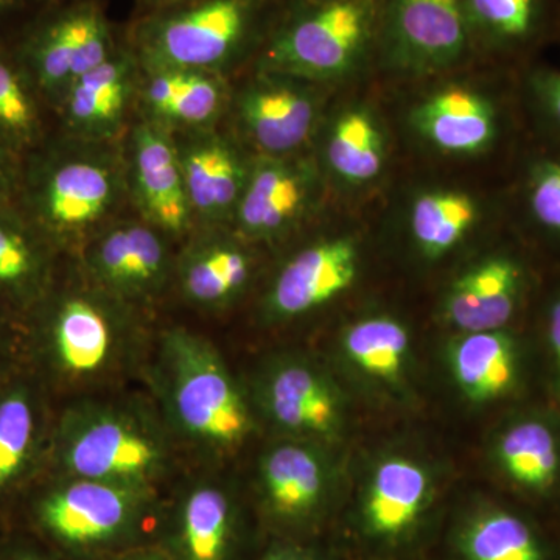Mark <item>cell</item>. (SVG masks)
<instances>
[{
	"instance_id": "cell-28",
	"label": "cell",
	"mask_w": 560,
	"mask_h": 560,
	"mask_svg": "<svg viewBox=\"0 0 560 560\" xmlns=\"http://www.w3.org/2000/svg\"><path fill=\"white\" fill-rule=\"evenodd\" d=\"M47 238L11 208L0 209V298L36 304L49 291Z\"/></svg>"
},
{
	"instance_id": "cell-37",
	"label": "cell",
	"mask_w": 560,
	"mask_h": 560,
	"mask_svg": "<svg viewBox=\"0 0 560 560\" xmlns=\"http://www.w3.org/2000/svg\"><path fill=\"white\" fill-rule=\"evenodd\" d=\"M54 0H0V32L11 31L13 44ZM2 44V43H0ZM11 44V46H13ZM5 46V44H3Z\"/></svg>"
},
{
	"instance_id": "cell-1",
	"label": "cell",
	"mask_w": 560,
	"mask_h": 560,
	"mask_svg": "<svg viewBox=\"0 0 560 560\" xmlns=\"http://www.w3.org/2000/svg\"><path fill=\"white\" fill-rule=\"evenodd\" d=\"M162 515L151 488L68 477L31 501L25 530L66 560H109L160 544Z\"/></svg>"
},
{
	"instance_id": "cell-13",
	"label": "cell",
	"mask_w": 560,
	"mask_h": 560,
	"mask_svg": "<svg viewBox=\"0 0 560 560\" xmlns=\"http://www.w3.org/2000/svg\"><path fill=\"white\" fill-rule=\"evenodd\" d=\"M245 522L226 486L198 481L162 515L160 544L172 560H242Z\"/></svg>"
},
{
	"instance_id": "cell-25",
	"label": "cell",
	"mask_w": 560,
	"mask_h": 560,
	"mask_svg": "<svg viewBox=\"0 0 560 560\" xmlns=\"http://www.w3.org/2000/svg\"><path fill=\"white\" fill-rule=\"evenodd\" d=\"M493 458L514 488L547 497L560 488V425L544 415L511 420L497 436Z\"/></svg>"
},
{
	"instance_id": "cell-32",
	"label": "cell",
	"mask_w": 560,
	"mask_h": 560,
	"mask_svg": "<svg viewBox=\"0 0 560 560\" xmlns=\"http://www.w3.org/2000/svg\"><path fill=\"white\" fill-rule=\"evenodd\" d=\"M480 220V206L458 190L425 191L411 209V237L422 256L440 259L458 246Z\"/></svg>"
},
{
	"instance_id": "cell-16",
	"label": "cell",
	"mask_w": 560,
	"mask_h": 560,
	"mask_svg": "<svg viewBox=\"0 0 560 560\" xmlns=\"http://www.w3.org/2000/svg\"><path fill=\"white\" fill-rule=\"evenodd\" d=\"M195 221L217 226L234 219L250 161L212 128L172 132Z\"/></svg>"
},
{
	"instance_id": "cell-10",
	"label": "cell",
	"mask_w": 560,
	"mask_h": 560,
	"mask_svg": "<svg viewBox=\"0 0 560 560\" xmlns=\"http://www.w3.org/2000/svg\"><path fill=\"white\" fill-rule=\"evenodd\" d=\"M330 477L326 460L302 441L272 445L260 460L259 512L279 539L300 540L326 515Z\"/></svg>"
},
{
	"instance_id": "cell-17",
	"label": "cell",
	"mask_w": 560,
	"mask_h": 560,
	"mask_svg": "<svg viewBox=\"0 0 560 560\" xmlns=\"http://www.w3.org/2000/svg\"><path fill=\"white\" fill-rule=\"evenodd\" d=\"M257 400L275 427L294 436L330 438L342 425L340 394L308 361L270 364L257 383Z\"/></svg>"
},
{
	"instance_id": "cell-22",
	"label": "cell",
	"mask_w": 560,
	"mask_h": 560,
	"mask_svg": "<svg viewBox=\"0 0 560 560\" xmlns=\"http://www.w3.org/2000/svg\"><path fill=\"white\" fill-rule=\"evenodd\" d=\"M138 98L147 120L172 132L201 130L219 120L228 91L219 73L140 68Z\"/></svg>"
},
{
	"instance_id": "cell-15",
	"label": "cell",
	"mask_w": 560,
	"mask_h": 560,
	"mask_svg": "<svg viewBox=\"0 0 560 560\" xmlns=\"http://www.w3.org/2000/svg\"><path fill=\"white\" fill-rule=\"evenodd\" d=\"M318 190V171L312 162L296 156H259L250 161L232 221L249 241L278 238L305 219Z\"/></svg>"
},
{
	"instance_id": "cell-33",
	"label": "cell",
	"mask_w": 560,
	"mask_h": 560,
	"mask_svg": "<svg viewBox=\"0 0 560 560\" xmlns=\"http://www.w3.org/2000/svg\"><path fill=\"white\" fill-rule=\"evenodd\" d=\"M342 349L363 374L378 382L399 383L410 352V334L393 316H370L346 329Z\"/></svg>"
},
{
	"instance_id": "cell-24",
	"label": "cell",
	"mask_w": 560,
	"mask_h": 560,
	"mask_svg": "<svg viewBox=\"0 0 560 560\" xmlns=\"http://www.w3.org/2000/svg\"><path fill=\"white\" fill-rule=\"evenodd\" d=\"M471 50L518 57L550 38L558 25L556 0H464Z\"/></svg>"
},
{
	"instance_id": "cell-35",
	"label": "cell",
	"mask_w": 560,
	"mask_h": 560,
	"mask_svg": "<svg viewBox=\"0 0 560 560\" xmlns=\"http://www.w3.org/2000/svg\"><path fill=\"white\" fill-rule=\"evenodd\" d=\"M526 215L540 234L560 243V156H540L526 171Z\"/></svg>"
},
{
	"instance_id": "cell-41",
	"label": "cell",
	"mask_w": 560,
	"mask_h": 560,
	"mask_svg": "<svg viewBox=\"0 0 560 560\" xmlns=\"http://www.w3.org/2000/svg\"><path fill=\"white\" fill-rule=\"evenodd\" d=\"M257 560H323L301 540L278 539L272 541Z\"/></svg>"
},
{
	"instance_id": "cell-5",
	"label": "cell",
	"mask_w": 560,
	"mask_h": 560,
	"mask_svg": "<svg viewBox=\"0 0 560 560\" xmlns=\"http://www.w3.org/2000/svg\"><path fill=\"white\" fill-rule=\"evenodd\" d=\"M161 368L173 420L210 451L237 447L253 429L248 405L208 340L173 329L162 338Z\"/></svg>"
},
{
	"instance_id": "cell-43",
	"label": "cell",
	"mask_w": 560,
	"mask_h": 560,
	"mask_svg": "<svg viewBox=\"0 0 560 560\" xmlns=\"http://www.w3.org/2000/svg\"><path fill=\"white\" fill-rule=\"evenodd\" d=\"M191 0H136L138 3V18L147 14L156 13V11L172 9V7L183 5Z\"/></svg>"
},
{
	"instance_id": "cell-2",
	"label": "cell",
	"mask_w": 560,
	"mask_h": 560,
	"mask_svg": "<svg viewBox=\"0 0 560 560\" xmlns=\"http://www.w3.org/2000/svg\"><path fill=\"white\" fill-rule=\"evenodd\" d=\"M282 0H191L136 18L127 40L143 69H187L224 75L259 54Z\"/></svg>"
},
{
	"instance_id": "cell-34",
	"label": "cell",
	"mask_w": 560,
	"mask_h": 560,
	"mask_svg": "<svg viewBox=\"0 0 560 560\" xmlns=\"http://www.w3.org/2000/svg\"><path fill=\"white\" fill-rule=\"evenodd\" d=\"M10 46L0 44V145L14 153L31 149L39 139L38 106Z\"/></svg>"
},
{
	"instance_id": "cell-30",
	"label": "cell",
	"mask_w": 560,
	"mask_h": 560,
	"mask_svg": "<svg viewBox=\"0 0 560 560\" xmlns=\"http://www.w3.org/2000/svg\"><path fill=\"white\" fill-rule=\"evenodd\" d=\"M466 560H550L537 529L515 512L489 508L464 525L458 536Z\"/></svg>"
},
{
	"instance_id": "cell-14",
	"label": "cell",
	"mask_w": 560,
	"mask_h": 560,
	"mask_svg": "<svg viewBox=\"0 0 560 560\" xmlns=\"http://www.w3.org/2000/svg\"><path fill=\"white\" fill-rule=\"evenodd\" d=\"M128 194L151 226L165 235H183L195 223L178 151L172 131L150 120L132 128L128 138Z\"/></svg>"
},
{
	"instance_id": "cell-6",
	"label": "cell",
	"mask_w": 560,
	"mask_h": 560,
	"mask_svg": "<svg viewBox=\"0 0 560 560\" xmlns=\"http://www.w3.org/2000/svg\"><path fill=\"white\" fill-rule=\"evenodd\" d=\"M121 43L98 0H54L11 50L31 83L58 103Z\"/></svg>"
},
{
	"instance_id": "cell-18",
	"label": "cell",
	"mask_w": 560,
	"mask_h": 560,
	"mask_svg": "<svg viewBox=\"0 0 560 560\" xmlns=\"http://www.w3.org/2000/svg\"><path fill=\"white\" fill-rule=\"evenodd\" d=\"M140 62L127 39L97 68L77 80L62 95V120L69 138L110 143L124 130L138 97Z\"/></svg>"
},
{
	"instance_id": "cell-19",
	"label": "cell",
	"mask_w": 560,
	"mask_h": 560,
	"mask_svg": "<svg viewBox=\"0 0 560 560\" xmlns=\"http://www.w3.org/2000/svg\"><path fill=\"white\" fill-rule=\"evenodd\" d=\"M359 249L350 238L313 243L294 254L278 272L265 298L272 319H293L323 307L352 285Z\"/></svg>"
},
{
	"instance_id": "cell-42",
	"label": "cell",
	"mask_w": 560,
	"mask_h": 560,
	"mask_svg": "<svg viewBox=\"0 0 560 560\" xmlns=\"http://www.w3.org/2000/svg\"><path fill=\"white\" fill-rule=\"evenodd\" d=\"M109 560H172V558L161 544H147L120 552Z\"/></svg>"
},
{
	"instance_id": "cell-12",
	"label": "cell",
	"mask_w": 560,
	"mask_h": 560,
	"mask_svg": "<svg viewBox=\"0 0 560 560\" xmlns=\"http://www.w3.org/2000/svg\"><path fill=\"white\" fill-rule=\"evenodd\" d=\"M84 264L98 289L124 302L160 294L173 265L167 235L142 219L103 228L84 249Z\"/></svg>"
},
{
	"instance_id": "cell-20",
	"label": "cell",
	"mask_w": 560,
	"mask_h": 560,
	"mask_svg": "<svg viewBox=\"0 0 560 560\" xmlns=\"http://www.w3.org/2000/svg\"><path fill=\"white\" fill-rule=\"evenodd\" d=\"M529 289V272L511 253L492 254L448 289L444 315L460 334L508 329Z\"/></svg>"
},
{
	"instance_id": "cell-40",
	"label": "cell",
	"mask_w": 560,
	"mask_h": 560,
	"mask_svg": "<svg viewBox=\"0 0 560 560\" xmlns=\"http://www.w3.org/2000/svg\"><path fill=\"white\" fill-rule=\"evenodd\" d=\"M22 173L16 153L0 145V209L10 208L21 191Z\"/></svg>"
},
{
	"instance_id": "cell-27",
	"label": "cell",
	"mask_w": 560,
	"mask_h": 560,
	"mask_svg": "<svg viewBox=\"0 0 560 560\" xmlns=\"http://www.w3.org/2000/svg\"><path fill=\"white\" fill-rule=\"evenodd\" d=\"M253 265L241 243L209 231L184 250L176 271L184 298L212 308L235 300L246 289Z\"/></svg>"
},
{
	"instance_id": "cell-8",
	"label": "cell",
	"mask_w": 560,
	"mask_h": 560,
	"mask_svg": "<svg viewBox=\"0 0 560 560\" xmlns=\"http://www.w3.org/2000/svg\"><path fill=\"white\" fill-rule=\"evenodd\" d=\"M61 466L72 478L151 488L165 463L161 441L131 416L103 407L75 408L57 434Z\"/></svg>"
},
{
	"instance_id": "cell-29",
	"label": "cell",
	"mask_w": 560,
	"mask_h": 560,
	"mask_svg": "<svg viewBox=\"0 0 560 560\" xmlns=\"http://www.w3.org/2000/svg\"><path fill=\"white\" fill-rule=\"evenodd\" d=\"M324 162L335 178L350 186H364L381 176L386 138L371 110L350 108L335 117L324 142Z\"/></svg>"
},
{
	"instance_id": "cell-44",
	"label": "cell",
	"mask_w": 560,
	"mask_h": 560,
	"mask_svg": "<svg viewBox=\"0 0 560 560\" xmlns=\"http://www.w3.org/2000/svg\"><path fill=\"white\" fill-rule=\"evenodd\" d=\"M0 359H2V334H0Z\"/></svg>"
},
{
	"instance_id": "cell-21",
	"label": "cell",
	"mask_w": 560,
	"mask_h": 560,
	"mask_svg": "<svg viewBox=\"0 0 560 560\" xmlns=\"http://www.w3.org/2000/svg\"><path fill=\"white\" fill-rule=\"evenodd\" d=\"M411 127L441 153L475 156L495 145L501 116L488 95L466 88H447L412 109Z\"/></svg>"
},
{
	"instance_id": "cell-26",
	"label": "cell",
	"mask_w": 560,
	"mask_h": 560,
	"mask_svg": "<svg viewBox=\"0 0 560 560\" xmlns=\"http://www.w3.org/2000/svg\"><path fill=\"white\" fill-rule=\"evenodd\" d=\"M451 366L467 399L475 404L506 399L521 386V342L510 329L463 334L453 342Z\"/></svg>"
},
{
	"instance_id": "cell-4",
	"label": "cell",
	"mask_w": 560,
	"mask_h": 560,
	"mask_svg": "<svg viewBox=\"0 0 560 560\" xmlns=\"http://www.w3.org/2000/svg\"><path fill=\"white\" fill-rule=\"evenodd\" d=\"M27 220L54 242L98 230L128 194L127 167L110 143L69 138L32 160L22 175Z\"/></svg>"
},
{
	"instance_id": "cell-39",
	"label": "cell",
	"mask_w": 560,
	"mask_h": 560,
	"mask_svg": "<svg viewBox=\"0 0 560 560\" xmlns=\"http://www.w3.org/2000/svg\"><path fill=\"white\" fill-rule=\"evenodd\" d=\"M545 340L550 355L552 385L560 397V289L545 307Z\"/></svg>"
},
{
	"instance_id": "cell-3",
	"label": "cell",
	"mask_w": 560,
	"mask_h": 560,
	"mask_svg": "<svg viewBox=\"0 0 560 560\" xmlns=\"http://www.w3.org/2000/svg\"><path fill=\"white\" fill-rule=\"evenodd\" d=\"M383 0H282L257 69L308 83L348 79L381 39Z\"/></svg>"
},
{
	"instance_id": "cell-11",
	"label": "cell",
	"mask_w": 560,
	"mask_h": 560,
	"mask_svg": "<svg viewBox=\"0 0 560 560\" xmlns=\"http://www.w3.org/2000/svg\"><path fill=\"white\" fill-rule=\"evenodd\" d=\"M234 113L259 156H294L315 130L318 95L308 81L257 69L234 97Z\"/></svg>"
},
{
	"instance_id": "cell-23",
	"label": "cell",
	"mask_w": 560,
	"mask_h": 560,
	"mask_svg": "<svg viewBox=\"0 0 560 560\" xmlns=\"http://www.w3.org/2000/svg\"><path fill=\"white\" fill-rule=\"evenodd\" d=\"M430 477L412 459L382 460L361 504V528L370 539L396 544L410 536L430 503Z\"/></svg>"
},
{
	"instance_id": "cell-9",
	"label": "cell",
	"mask_w": 560,
	"mask_h": 560,
	"mask_svg": "<svg viewBox=\"0 0 560 560\" xmlns=\"http://www.w3.org/2000/svg\"><path fill=\"white\" fill-rule=\"evenodd\" d=\"M471 51L464 0H383L377 57L385 68L430 75Z\"/></svg>"
},
{
	"instance_id": "cell-7",
	"label": "cell",
	"mask_w": 560,
	"mask_h": 560,
	"mask_svg": "<svg viewBox=\"0 0 560 560\" xmlns=\"http://www.w3.org/2000/svg\"><path fill=\"white\" fill-rule=\"evenodd\" d=\"M40 302V346L61 377L97 378L119 361L130 331L125 304L102 289L66 290Z\"/></svg>"
},
{
	"instance_id": "cell-36",
	"label": "cell",
	"mask_w": 560,
	"mask_h": 560,
	"mask_svg": "<svg viewBox=\"0 0 560 560\" xmlns=\"http://www.w3.org/2000/svg\"><path fill=\"white\" fill-rule=\"evenodd\" d=\"M526 83L534 105L560 138V70L533 69Z\"/></svg>"
},
{
	"instance_id": "cell-31",
	"label": "cell",
	"mask_w": 560,
	"mask_h": 560,
	"mask_svg": "<svg viewBox=\"0 0 560 560\" xmlns=\"http://www.w3.org/2000/svg\"><path fill=\"white\" fill-rule=\"evenodd\" d=\"M39 411L25 385L0 390V500L25 481L38 448Z\"/></svg>"
},
{
	"instance_id": "cell-38",
	"label": "cell",
	"mask_w": 560,
	"mask_h": 560,
	"mask_svg": "<svg viewBox=\"0 0 560 560\" xmlns=\"http://www.w3.org/2000/svg\"><path fill=\"white\" fill-rule=\"evenodd\" d=\"M0 560H66L28 530L7 534L0 540Z\"/></svg>"
}]
</instances>
